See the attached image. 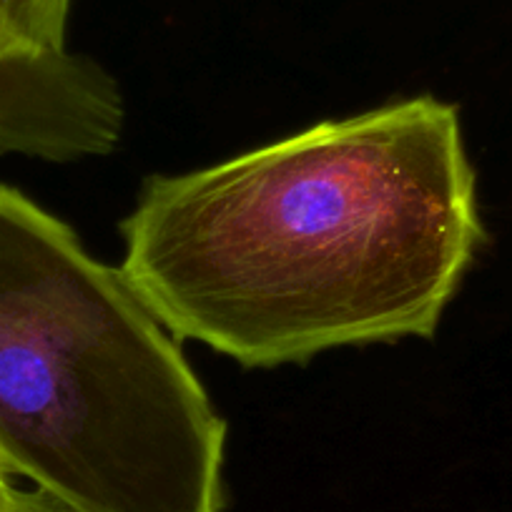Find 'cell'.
<instances>
[{
    "mask_svg": "<svg viewBox=\"0 0 512 512\" xmlns=\"http://www.w3.org/2000/svg\"><path fill=\"white\" fill-rule=\"evenodd\" d=\"M121 234L156 319L256 369L430 339L485 226L460 111L420 96L154 176Z\"/></svg>",
    "mask_w": 512,
    "mask_h": 512,
    "instance_id": "6da1fadb",
    "label": "cell"
},
{
    "mask_svg": "<svg viewBox=\"0 0 512 512\" xmlns=\"http://www.w3.org/2000/svg\"><path fill=\"white\" fill-rule=\"evenodd\" d=\"M224 447L126 274L0 186V467L76 512H221Z\"/></svg>",
    "mask_w": 512,
    "mask_h": 512,
    "instance_id": "7a4b0ae2",
    "label": "cell"
},
{
    "mask_svg": "<svg viewBox=\"0 0 512 512\" xmlns=\"http://www.w3.org/2000/svg\"><path fill=\"white\" fill-rule=\"evenodd\" d=\"M56 81L41 58L0 61V156L26 154L51 126Z\"/></svg>",
    "mask_w": 512,
    "mask_h": 512,
    "instance_id": "3957f363",
    "label": "cell"
},
{
    "mask_svg": "<svg viewBox=\"0 0 512 512\" xmlns=\"http://www.w3.org/2000/svg\"><path fill=\"white\" fill-rule=\"evenodd\" d=\"M71 0H0V61L66 51Z\"/></svg>",
    "mask_w": 512,
    "mask_h": 512,
    "instance_id": "277c9868",
    "label": "cell"
},
{
    "mask_svg": "<svg viewBox=\"0 0 512 512\" xmlns=\"http://www.w3.org/2000/svg\"><path fill=\"white\" fill-rule=\"evenodd\" d=\"M0 512H76L61 502L58 497L48 495V492L36 490V487H13L11 500Z\"/></svg>",
    "mask_w": 512,
    "mask_h": 512,
    "instance_id": "5b68a950",
    "label": "cell"
},
{
    "mask_svg": "<svg viewBox=\"0 0 512 512\" xmlns=\"http://www.w3.org/2000/svg\"><path fill=\"white\" fill-rule=\"evenodd\" d=\"M13 487H16V482H13V477L8 475V472L3 470V467H0V510L6 507L8 500H11Z\"/></svg>",
    "mask_w": 512,
    "mask_h": 512,
    "instance_id": "8992f818",
    "label": "cell"
}]
</instances>
